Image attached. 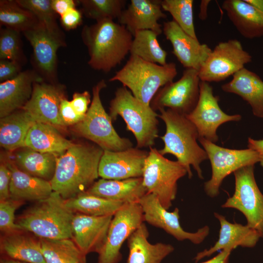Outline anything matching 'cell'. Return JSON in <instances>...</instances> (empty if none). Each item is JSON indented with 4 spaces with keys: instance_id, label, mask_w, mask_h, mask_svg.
I'll return each instance as SVG.
<instances>
[{
    "instance_id": "9a60e30c",
    "label": "cell",
    "mask_w": 263,
    "mask_h": 263,
    "mask_svg": "<svg viewBox=\"0 0 263 263\" xmlns=\"http://www.w3.org/2000/svg\"><path fill=\"white\" fill-rule=\"evenodd\" d=\"M219 97L215 96L212 87L207 82L201 81L200 95L194 110L186 117L196 127L199 137H204L213 143L218 140L217 130L222 124L241 120L240 114L228 115L219 105Z\"/></svg>"
},
{
    "instance_id": "c3c4849f",
    "label": "cell",
    "mask_w": 263,
    "mask_h": 263,
    "mask_svg": "<svg viewBox=\"0 0 263 263\" xmlns=\"http://www.w3.org/2000/svg\"><path fill=\"white\" fill-rule=\"evenodd\" d=\"M247 147L257 153L260 165L263 167V139L255 140L249 137L248 139Z\"/></svg>"
},
{
    "instance_id": "8992f818",
    "label": "cell",
    "mask_w": 263,
    "mask_h": 263,
    "mask_svg": "<svg viewBox=\"0 0 263 263\" xmlns=\"http://www.w3.org/2000/svg\"><path fill=\"white\" fill-rule=\"evenodd\" d=\"M109 115L113 120L120 116L127 130L134 135L137 148H149L158 137V114L150 105L137 98L123 86L118 88L110 104Z\"/></svg>"
},
{
    "instance_id": "bcb514c9",
    "label": "cell",
    "mask_w": 263,
    "mask_h": 263,
    "mask_svg": "<svg viewBox=\"0 0 263 263\" xmlns=\"http://www.w3.org/2000/svg\"><path fill=\"white\" fill-rule=\"evenodd\" d=\"M60 17L61 25L67 30L76 28L82 22V12L76 8L69 10Z\"/></svg>"
},
{
    "instance_id": "83f0119b",
    "label": "cell",
    "mask_w": 263,
    "mask_h": 263,
    "mask_svg": "<svg viewBox=\"0 0 263 263\" xmlns=\"http://www.w3.org/2000/svg\"><path fill=\"white\" fill-rule=\"evenodd\" d=\"M6 162L11 171L10 198L23 201H38L47 198L53 192L50 181L21 171L10 160Z\"/></svg>"
},
{
    "instance_id": "7bdbcfd3",
    "label": "cell",
    "mask_w": 263,
    "mask_h": 263,
    "mask_svg": "<svg viewBox=\"0 0 263 263\" xmlns=\"http://www.w3.org/2000/svg\"><path fill=\"white\" fill-rule=\"evenodd\" d=\"M70 103L76 113L84 118L90 107L89 105L91 103V94L86 91L82 93L75 92L74 94Z\"/></svg>"
},
{
    "instance_id": "3957f363",
    "label": "cell",
    "mask_w": 263,
    "mask_h": 263,
    "mask_svg": "<svg viewBox=\"0 0 263 263\" xmlns=\"http://www.w3.org/2000/svg\"><path fill=\"white\" fill-rule=\"evenodd\" d=\"M158 117L165 123L166 132L161 139L164 148L158 151L164 155L170 154L187 169L189 178L192 176L190 166L196 171L199 178H204L201 163L208 158L205 150L197 143V130L186 115L169 109L159 110Z\"/></svg>"
},
{
    "instance_id": "b9f144b4",
    "label": "cell",
    "mask_w": 263,
    "mask_h": 263,
    "mask_svg": "<svg viewBox=\"0 0 263 263\" xmlns=\"http://www.w3.org/2000/svg\"><path fill=\"white\" fill-rule=\"evenodd\" d=\"M59 115L64 127L74 126L83 118L76 113L70 101L68 100L66 98L62 99L60 103Z\"/></svg>"
},
{
    "instance_id": "2e32d148",
    "label": "cell",
    "mask_w": 263,
    "mask_h": 263,
    "mask_svg": "<svg viewBox=\"0 0 263 263\" xmlns=\"http://www.w3.org/2000/svg\"><path fill=\"white\" fill-rule=\"evenodd\" d=\"M144 214V221L160 228L179 241L189 240L198 244L202 243L209 233V228L205 225L195 232L185 231L181 226L179 210L176 207L169 212L164 207L155 195L147 193L139 201Z\"/></svg>"
},
{
    "instance_id": "52a82bcc",
    "label": "cell",
    "mask_w": 263,
    "mask_h": 263,
    "mask_svg": "<svg viewBox=\"0 0 263 263\" xmlns=\"http://www.w3.org/2000/svg\"><path fill=\"white\" fill-rule=\"evenodd\" d=\"M106 87L102 79L93 88L90 107L84 117L73 126L72 130L77 135L93 142L103 150H124L133 147V144L128 138L118 135L113 126L112 118L103 106L100 94Z\"/></svg>"
},
{
    "instance_id": "30bf717a",
    "label": "cell",
    "mask_w": 263,
    "mask_h": 263,
    "mask_svg": "<svg viewBox=\"0 0 263 263\" xmlns=\"http://www.w3.org/2000/svg\"><path fill=\"white\" fill-rule=\"evenodd\" d=\"M235 191L222 206L238 210L245 217L247 225L257 230L263 238V194L254 176V165L239 169L234 172Z\"/></svg>"
},
{
    "instance_id": "cb8c5ba5",
    "label": "cell",
    "mask_w": 263,
    "mask_h": 263,
    "mask_svg": "<svg viewBox=\"0 0 263 263\" xmlns=\"http://www.w3.org/2000/svg\"><path fill=\"white\" fill-rule=\"evenodd\" d=\"M86 193L106 199L127 203H138L147 193L142 177L123 180L101 178Z\"/></svg>"
},
{
    "instance_id": "ffe728a7",
    "label": "cell",
    "mask_w": 263,
    "mask_h": 263,
    "mask_svg": "<svg viewBox=\"0 0 263 263\" xmlns=\"http://www.w3.org/2000/svg\"><path fill=\"white\" fill-rule=\"evenodd\" d=\"M113 216L75 213L72 223V239L85 255L92 252L98 253L105 242Z\"/></svg>"
},
{
    "instance_id": "44dd1931",
    "label": "cell",
    "mask_w": 263,
    "mask_h": 263,
    "mask_svg": "<svg viewBox=\"0 0 263 263\" xmlns=\"http://www.w3.org/2000/svg\"><path fill=\"white\" fill-rule=\"evenodd\" d=\"M214 215L220 224L218 240L212 246L196 254L194 258L196 263L219 250L226 249L233 250L238 246L253 247L261 238L257 230L247 225L231 223L218 213L215 212Z\"/></svg>"
},
{
    "instance_id": "1f68e13d",
    "label": "cell",
    "mask_w": 263,
    "mask_h": 263,
    "mask_svg": "<svg viewBox=\"0 0 263 263\" xmlns=\"http://www.w3.org/2000/svg\"><path fill=\"white\" fill-rule=\"evenodd\" d=\"M19 149L14 158L13 163L16 167L30 175L50 181L54 175L58 156L27 147Z\"/></svg>"
},
{
    "instance_id": "8fae6325",
    "label": "cell",
    "mask_w": 263,
    "mask_h": 263,
    "mask_svg": "<svg viewBox=\"0 0 263 263\" xmlns=\"http://www.w3.org/2000/svg\"><path fill=\"white\" fill-rule=\"evenodd\" d=\"M198 71L186 69L181 77L161 88L150 102L155 111L169 109L187 115L196 107L200 95Z\"/></svg>"
},
{
    "instance_id": "d4e9b609",
    "label": "cell",
    "mask_w": 263,
    "mask_h": 263,
    "mask_svg": "<svg viewBox=\"0 0 263 263\" xmlns=\"http://www.w3.org/2000/svg\"><path fill=\"white\" fill-rule=\"evenodd\" d=\"M149 232L143 223L127 240L129 255L127 263H161L174 250L170 244L150 243Z\"/></svg>"
},
{
    "instance_id": "d6986e66",
    "label": "cell",
    "mask_w": 263,
    "mask_h": 263,
    "mask_svg": "<svg viewBox=\"0 0 263 263\" xmlns=\"http://www.w3.org/2000/svg\"><path fill=\"white\" fill-rule=\"evenodd\" d=\"M162 29L172 45L173 54L183 66L199 71L212 50L187 34L173 20L164 22Z\"/></svg>"
},
{
    "instance_id": "7dc6e473",
    "label": "cell",
    "mask_w": 263,
    "mask_h": 263,
    "mask_svg": "<svg viewBox=\"0 0 263 263\" xmlns=\"http://www.w3.org/2000/svg\"><path fill=\"white\" fill-rule=\"evenodd\" d=\"M76 3L77 1L73 0H51L53 9L56 14L60 16L69 10L75 8Z\"/></svg>"
},
{
    "instance_id": "f6af8a7d",
    "label": "cell",
    "mask_w": 263,
    "mask_h": 263,
    "mask_svg": "<svg viewBox=\"0 0 263 263\" xmlns=\"http://www.w3.org/2000/svg\"><path fill=\"white\" fill-rule=\"evenodd\" d=\"M11 171L6 162L1 161L0 165V201L10 198V185Z\"/></svg>"
},
{
    "instance_id": "484cf974",
    "label": "cell",
    "mask_w": 263,
    "mask_h": 263,
    "mask_svg": "<svg viewBox=\"0 0 263 263\" xmlns=\"http://www.w3.org/2000/svg\"><path fill=\"white\" fill-rule=\"evenodd\" d=\"M222 7L244 38L252 39L263 36V14L246 0H225Z\"/></svg>"
},
{
    "instance_id": "ac0fdd59",
    "label": "cell",
    "mask_w": 263,
    "mask_h": 263,
    "mask_svg": "<svg viewBox=\"0 0 263 263\" xmlns=\"http://www.w3.org/2000/svg\"><path fill=\"white\" fill-rule=\"evenodd\" d=\"M148 154L149 151L137 147L118 151L104 150L98 167L99 177L110 180L142 177Z\"/></svg>"
},
{
    "instance_id": "e0dca14e",
    "label": "cell",
    "mask_w": 263,
    "mask_h": 263,
    "mask_svg": "<svg viewBox=\"0 0 263 263\" xmlns=\"http://www.w3.org/2000/svg\"><path fill=\"white\" fill-rule=\"evenodd\" d=\"M65 98L64 85L45 81L35 82L31 96L22 109L27 111L36 122L64 128L60 117L59 107Z\"/></svg>"
},
{
    "instance_id": "f5cc1de1",
    "label": "cell",
    "mask_w": 263,
    "mask_h": 263,
    "mask_svg": "<svg viewBox=\"0 0 263 263\" xmlns=\"http://www.w3.org/2000/svg\"><path fill=\"white\" fill-rule=\"evenodd\" d=\"M86 263V262H85V263Z\"/></svg>"
},
{
    "instance_id": "ba28073f",
    "label": "cell",
    "mask_w": 263,
    "mask_h": 263,
    "mask_svg": "<svg viewBox=\"0 0 263 263\" xmlns=\"http://www.w3.org/2000/svg\"><path fill=\"white\" fill-rule=\"evenodd\" d=\"M188 174L177 161L170 160L155 148H150L142 176L147 193L156 196L162 206L169 209L175 199L178 181Z\"/></svg>"
},
{
    "instance_id": "7c38bea8",
    "label": "cell",
    "mask_w": 263,
    "mask_h": 263,
    "mask_svg": "<svg viewBox=\"0 0 263 263\" xmlns=\"http://www.w3.org/2000/svg\"><path fill=\"white\" fill-rule=\"evenodd\" d=\"M144 222L139 203H125L113 216L105 242L98 252L97 263H118L123 244Z\"/></svg>"
},
{
    "instance_id": "9c48e42d",
    "label": "cell",
    "mask_w": 263,
    "mask_h": 263,
    "mask_svg": "<svg viewBox=\"0 0 263 263\" xmlns=\"http://www.w3.org/2000/svg\"><path fill=\"white\" fill-rule=\"evenodd\" d=\"M209 159L212 175L204 184L207 194L213 198L219 194V188L224 179L228 175L243 167L254 165L259 162L257 153L250 149L235 150L216 145L204 137L198 138Z\"/></svg>"
},
{
    "instance_id": "277c9868",
    "label": "cell",
    "mask_w": 263,
    "mask_h": 263,
    "mask_svg": "<svg viewBox=\"0 0 263 263\" xmlns=\"http://www.w3.org/2000/svg\"><path fill=\"white\" fill-rule=\"evenodd\" d=\"M58 193L37 201L16 222L23 231L33 233L39 238H72V223L75 213L68 208Z\"/></svg>"
},
{
    "instance_id": "d590c367",
    "label": "cell",
    "mask_w": 263,
    "mask_h": 263,
    "mask_svg": "<svg viewBox=\"0 0 263 263\" xmlns=\"http://www.w3.org/2000/svg\"><path fill=\"white\" fill-rule=\"evenodd\" d=\"M0 22L6 28L22 33L40 23L33 13L13 0L0 1Z\"/></svg>"
},
{
    "instance_id": "f35d334b",
    "label": "cell",
    "mask_w": 263,
    "mask_h": 263,
    "mask_svg": "<svg viewBox=\"0 0 263 263\" xmlns=\"http://www.w3.org/2000/svg\"><path fill=\"white\" fill-rule=\"evenodd\" d=\"M20 32L5 27L0 31V59L19 63L21 65L26 61L22 47Z\"/></svg>"
},
{
    "instance_id": "e575fe53",
    "label": "cell",
    "mask_w": 263,
    "mask_h": 263,
    "mask_svg": "<svg viewBox=\"0 0 263 263\" xmlns=\"http://www.w3.org/2000/svg\"><path fill=\"white\" fill-rule=\"evenodd\" d=\"M159 35L150 30L137 31L133 35L130 53L148 62L166 65L167 53L160 46Z\"/></svg>"
},
{
    "instance_id": "ab89813d",
    "label": "cell",
    "mask_w": 263,
    "mask_h": 263,
    "mask_svg": "<svg viewBox=\"0 0 263 263\" xmlns=\"http://www.w3.org/2000/svg\"><path fill=\"white\" fill-rule=\"evenodd\" d=\"M16 1L33 13L41 23L49 29L60 30L56 22V14L51 5V0H16Z\"/></svg>"
},
{
    "instance_id": "603a6c76",
    "label": "cell",
    "mask_w": 263,
    "mask_h": 263,
    "mask_svg": "<svg viewBox=\"0 0 263 263\" xmlns=\"http://www.w3.org/2000/svg\"><path fill=\"white\" fill-rule=\"evenodd\" d=\"M43 81L35 70H27L14 78L0 83V118L21 109L31 96L34 83Z\"/></svg>"
},
{
    "instance_id": "d6a6232c",
    "label": "cell",
    "mask_w": 263,
    "mask_h": 263,
    "mask_svg": "<svg viewBox=\"0 0 263 263\" xmlns=\"http://www.w3.org/2000/svg\"><path fill=\"white\" fill-rule=\"evenodd\" d=\"M41 250L46 263H83L86 255L72 238H39Z\"/></svg>"
},
{
    "instance_id": "816d5d0a",
    "label": "cell",
    "mask_w": 263,
    "mask_h": 263,
    "mask_svg": "<svg viewBox=\"0 0 263 263\" xmlns=\"http://www.w3.org/2000/svg\"><path fill=\"white\" fill-rule=\"evenodd\" d=\"M0 263H25L24 262L5 258L0 260Z\"/></svg>"
},
{
    "instance_id": "ee69618b",
    "label": "cell",
    "mask_w": 263,
    "mask_h": 263,
    "mask_svg": "<svg viewBox=\"0 0 263 263\" xmlns=\"http://www.w3.org/2000/svg\"><path fill=\"white\" fill-rule=\"evenodd\" d=\"M21 68L22 65L18 62L6 59H0V83L16 77L22 72Z\"/></svg>"
},
{
    "instance_id": "6da1fadb",
    "label": "cell",
    "mask_w": 263,
    "mask_h": 263,
    "mask_svg": "<svg viewBox=\"0 0 263 263\" xmlns=\"http://www.w3.org/2000/svg\"><path fill=\"white\" fill-rule=\"evenodd\" d=\"M104 150L97 145L74 143L57 158L50 181L53 191L67 200L85 192L99 177L98 167Z\"/></svg>"
},
{
    "instance_id": "f907efd6",
    "label": "cell",
    "mask_w": 263,
    "mask_h": 263,
    "mask_svg": "<svg viewBox=\"0 0 263 263\" xmlns=\"http://www.w3.org/2000/svg\"><path fill=\"white\" fill-rule=\"evenodd\" d=\"M246 1L263 14V0H246Z\"/></svg>"
},
{
    "instance_id": "4dcf8cb0",
    "label": "cell",
    "mask_w": 263,
    "mask_h": 263,
    "mask_svg": "<svg viewBox=\"0 0 263 263\" xmlns=\"http://www.w3.org/2000/svg\"><path fill=\"white\" fill-rule=\"evenodd\" d=\"M0 251L7 258L27 263H46L39 240L22 231L4 234L0 240Z\"/></svg>"
},
{
    "instance_id": "5bb4252c",
    "label": "cell",
    "mask_w": 263,
    "mask_h": 263,
    "mask_svg": "<svg viewBox=\"0 0 263 263\" xmlns=\"http://www.w3.org/2000/svg\"><path fill=\"white\" fill-rule=\"evenodd\" d=\"M22 33L33 48L34 70L45 81L56 83L57 51L66 45L63 33L50 30L40 23Z\"/></svg>"
},
{
    "instance_id": "60d3db41",
    "label": "cell",
    "mask_w": 263,
    "mask_h": 263,
    "mask_svg": "<svg viewBox=\"0 0 263 263\" xmlns=\"http://www.w3.org/2000/svg\"><path fill=\"white\" fill-rule=\"evenodd\" d=\"M23 202L11 198L0 201V230L4 234L23 231L15 221V212Z\"/></svg>"
},
{
    "instance_id": "5b68a950",
    "label": "cell",
    "mask_w": 263,
    "mask_h": 263,
    "mask_svg": "<svg viewBox=\"0 0 263 263\" xmlns=\"http://www.w3.org/2000/svg\"><path fill=\"white\" fill-rule=\"evenodd\" d=\"M177 74L174 63L161 65L130 55L124 66L109 81H119L123 86L129 88L136 98L150 105L158 91L173 82Z\"/></svg>"
},
{
    "instance_id": "7402d4cb",
    "label": "cell",
    "mask_w": 263,
    "mask_h": 263,
    "mask_svg": "<svg viewBox=\"0 0 263 263\" xmlns=\"http://www.w3.org/2000/svg\"><path fill=\"white\" fill-rule=\"evenodd\" d=\"M167 15L163 13L159 0H131L127 9H124L118 23L126 26L132 35L137 31L150 30L159 35L162 32L161 19Z\"/></svg>"
},
{
    "instance_id": "f546056e",
    "label": "cell",
    "mask_w": 263,
    "mask_h": 263,
    "mask_svg": "<svg viewBox=\"0 0 263 263\" xmlns=\"http://www.w3.org/2000/svg\"><path fill=\"white\" fill-rule=\"evenodd\" d=\"M36 122L21 109L0 118V145L9 151L24 147L28 131Z\"/></svg>"
},
{
    "instance_id": "7a4b0ae2",
    "label": "cell",
    "mask_w": 263,
    "mask_h": 263,
    "mask_svg": "<svg viewBox=\"0 0 263 263\" xmlns=\"http://www.w3.org/2000/svg\"><path fill=\"white\" fill-rule=\"evenodd\" d=\"M81 37L90 56L89 65L108 73L130 53L133 37L125 26L104 19L85 25Z\"/></svg>"
},
{
    "instance_id": "74e56055",
    "label": "cell",
    "mask_w": 263,
    "mask_h": 263,
    "mask_svg": "<svg viewBox=\"0 0 263 263\" xmlns=\"http://www.w3.org/2000/svg\"><path fill=\"white\" fill-rule=\"evenodd\" d=\"M192 0H161L162 10L168 12L173 20L187 34L198 39L193 22Z\"/></svg>"
},
{
    "instance_id": "4fadbf2b",
    "label": "cell",
    "mask_w": 263,
    "mask_h": 263,
    "mask_svg": "<svg viewBox=\"0 0 263 263\" xmlns=\"http://www.w3.org/2000/svg\"><path fill=\"white\" fill-rule=\"evenodd\" d=\"M252 61L251 55L244 50L237 39L219 43L212 50L198 71L201 81L219 82L244 68Z\"/></svg>"
},
{
    "instance_id": "4316f807",
    "label": "cell",
    "mask_w": 263,
    "mask_h": 263,
    "mask_svg": "<svg viewBox=\"0 0 263 263\" xmlns=\"http://www.w3.org/2000/svg\"><path fill=\"white\" fill-rule=\"evenodd\" d=\"M221 88L240 96L250 105L255 116L263 118V81L256 73L244 68Z\"/></svg>"
},
{
    "instance_id": "681fc988",
    "label": "cell",
    "mask_w": 263,
    "mask_h": 263,
    "mask_svg": "<svg viewBox=\"0 0 263 263\" xmlns=\"http://www.w3.org/2000/svg\"><path fill=\"white\" fill-rule=\"evenodd\" d=\"M232 250L226 249L222 250L214 257L201 263H230V256Z\"/></svg>"
},
{
    "instance_id": "836d02e7",
    "label": "cell",
    "mask_w": 263,
    "mask_h": 263,
    "mask_svg": "<svg viewBox=\"0 0 263 263\" xmlns=\"http://www.w3.org/2000/svg\"><path fill=\"white\" fill-rule=\"evenodd\" d=\"M67 207L74 213H80L91 216L114 215L125 204L88 194L80 193L65 200Z\"/></svg>"
},
{
    "instance_id": "8d00e7d4",
    "label": "cell",
    "mask_w": 263,
    "mask_h": 263,
    "mask_svg": "<svg viewBox=\"0 0 263 263\" xmlns=\"http://www.w3.org/2000/svg\"><path fill=\"white\" fill-rule=\"evenodd\" d=\"M82 13L96 21L113 20L120 16L126 4L125 0H80Z\"/></svg>"
},
{
    "instance_id": "f1b7e54d",
    "label": "cell",
    "mask_w": 263,
    "mask_h": 263,
    "mask_svg": "<svg viewBox=\"0 0 263 263\" xmlns=\"http://www.w3.org/2000/svg\"><path fill=\"white\" fill-rule=\"evenodd\" d=\"M73 144L74 143L65 138L56 127L49 124L36 122L27 133L24 147L59 156Z\"/></svg>"
}]
</instances>
